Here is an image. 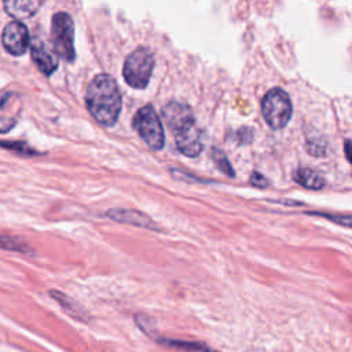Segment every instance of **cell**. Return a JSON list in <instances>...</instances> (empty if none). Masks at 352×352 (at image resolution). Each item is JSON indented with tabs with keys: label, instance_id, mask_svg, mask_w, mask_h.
<instances>
[{
	"label": "cell",
	"instance_id": "1",
	"mask_svg": "<svg viewBox=\"0 0 352 352\" xmlns=\"http://www.w3.org/2000/svg\"><path fill=\"white\" fill-rule=\"evenodd\" d=\"M85 102L92 117L106 126H111L118 120L121 111V94L117 82L109 74H98L89 82Z\"/></svg>",
	"mask_w": 352,
	"mask_h": 352
},
{
	"label": "cell",
	"instance_id": "2",
	"mask_svg": "<svg viewBox=\"0 0 352 352\" xmlns=\"http://www.w3.org/2000/svg\"><path fill=\"white\" fill-rule=\"evenodd\" d=\"M154 56L147 48H138L131 52L124 63V78L132 88H144L151 77Z\"/></svg>",
	"mask_w": 352,
	"mask_h": 352
},
{
	"label": "cell",
	"instance_id": "3",
	"mask_svg": "<svg viewBox=\"0 0 352 352\" xmlns=\"http://www.w3.org/2000/svg\"><path fill=\"white\" fill-rule=\"evenodd\" d=\"M263 117L274 129L286 126L292 117V102L282 88L270 89L261 102Z\"/></svg>",
	"mask_w": 352,
	"mask_h": 352
},
{
	"label": "cell",
	"instance_id": "4",
	"mask_svg": "<svg viewBox=\"0 0 352 352\" xmlns=\"http://www.w3.org/2000/svg\"><path fill=\"white\" fill-rule=\"evenodd\" d=\"M52 48L67 62L74 60V23L69 14L56 12L51 22Z\"/></svg>",
	"mask_w": 352,
	"mask_h": 352
},
{
	"label": "cell",
	"instance_id": "5",
	"mask_svg": "<svg viewBox=\"0 0 352 352\" xmlns=\"http://www.w3.org/2000/svg\"><path fill=\"white\" fill-rule=\"evenodd\" d=\"M133 128L140 138L154 150H160L164 146V128L160 117L157 116L151 104L143 106L138 110L133 118Z\"/></svg>",
	"mask_w": 352,
	"mask_h": 352
},
{
	"label": "cell",
	"instance_id": "6",
	"mask_svg": "<svg viewBox=\"0 0 352 352\" xmlns=\"http://www.w3.org/2000/svg\"><path fill=\"white\" fill-rule=\"evenodd\" d=\"M179 151L187 157H198L204 148L202 132L194 121H190L172 132Z\"/></svg>",
	"mask_w": 352,
	"mask_h": 352
},
{
	"label": "cell",
	"instance_id": "7",
	"mask_svg": "<svg viewBox=\"0 0 352 352\" xmlns=\"http://www.w3.org/2000/svg\"><path fill=\"white\" fill-rule=\"evenodd\" d=\"M1 43L11 55H22L29 47V33L26 26L19 21H11L1 33Z\"/></svg>",
	"mask_w": 352,
	"mask_h": 352
},
{
	"label": "cell",
	"instance_id": "8",
	"mask_svg": "<svg viewBox=\"0 0 352 352\" xmlns=\"http://www.w3.org/2000/svg\"><path fill=\"white\" fill-rule=\"evenodd\" d=\"M30 55H32V59L36 63V66L45 76H50L56 70V67H58V55H56L55 50L52 48V45H50L48 43H45L40 38H36L32 43Z\"/></svg>",
	"mask_w": 352,
	"mask_h": 352
},
{
	"label": "cell",
	"instance_id": "9",
	"mask_svg": "<svg viewBox=\"0 0 352 352\" xmlns=\"http://www.w3.org/2000/svg\"><path fill=\"white\" fill-rule=\"evenodd\" d=\"M162 116H164V120H165L168 128L170 129V132H173L179 126L195 120L191 107L188 104L177 102V100H170L168 104H165V107L162 109Z\"/></svg>",
	"mask_w": 352,
	"mask_h": 352
},
{
	"label": "cell",
	"instance_id": "10",
	"mask_svg": "<svg viewBox=\"0 0 352 352\" xmlns=\"http://www.w3.org/2000/svg\"><path fill=\"white\" fill-rule=\"evenodd\" d=\"M106 216L120 223H126L148 230H157L155 223L147 214L135 209H110L106 212Z\"/></svg>",
	"mask_w": 352,
	"mask_h": 352
},
{
	"label": "cell",
	"instance_id": "11",
	"mask_svg": "<svg viewBox=\"0 0 352 352\" xmlns=\"http://www.w3.org/2000/svg\"><path fill=\"white\" fill-rule=\"evenodd\" d=\"M6 11L16 21L32 16L41 6L43 0H3Z\"/></svg>",
	"mask_w": 352,
	"mask_h": 352
},
{
	"label": "cell",
	"instance_id": "12",
	"mask_svg": "<svg viewBox=\"0 0 352 352\" xmlns=\"http://www.w3.org/2000/svg\"><path fill=\"white\" fill-rule=\"evenodd\" d=\"M48 294L51 296L52 300H55L62 308L63 311L72 316L76 320L80 322H88L89 320V315L82 309V307H80L73 298H70L69 296H66L65 293L59 292V290H50Z\"/></svg>",
	"mask_w": 352,
	"mask_h": 352
},
{
	"label": "cell",
	"instance_id": "13",
	"mask_svg": "<svg viewBox=\"0 0 352 352\" xmlns=\"http://www.w3.org/2000/svg\"><path fill=\"white\" fill-rule=\"evenodd\" d=\"M293 179L300 186L309 190H320L324 186V179L311 168H298L293 173Z\"/></svg>",
	"mask_w": 352,
	"mask_h": 352
},
{
	"label": "cell",
	"instance_id": "14",
	"mask_svg": "<svg viewBox=\"0 0 352 352\" xmlns=\"http://www.w3.org/2000/svg\"><path fill=\"white\" fill-rule=\"evenodd\" d=\"M158 344L170 346V348H179L184 351H192V352H216L212 348H209L204 342H195V341H183V340H170V338H157Z\"/></svg>",
	"mask_w": 352,
	"mask_h": 352
},
{
	"label": "cell",
	"instance_id": "15",
	"mask_svg": "<svg viewBox=\"0 0 352 352\" xmlns=\"http://www.w3.org/2000/svg\"><path fill=\"white\" fill-rule=\"evenodd\" d=\"M0 249L22 254H33V249L25 241L11 235H0Z\"/></svg>",
	"mask_w": 352,
	"mask_h": 352
},
{
	"label": "cell",
	"instance_id": "16",
	"mask_svg": "<svg viewBox=\"0 0 352 352\" xmlns=\"http://www.w3.org/2000/svg\"><path fill=\"white\" fill-rule=\"evenodd\" d=\"M212 157H213V161H214L216 166H217L223 173H226L227 176H231V177L234 176L232 166H231V164L228 162V160H227L226 154H224L221 150L214 148V150H213V153H212Z\"/></svg>",
	"mask_w": 352,
	"mask_h": 352
},
{
	"label": "cell",
	"instance_id": "17",
	"mask_svg": "<svg viewBox=\"0 0 352 352\" xmlns=\"http://www.w3.org/2000/svg\"><path fill=\"white\" fill-rule=\"evenodd\" d=\"M0 146L7 150H12V151L23 153V154H36V151L32 150L28 144L19 143V142H0Z\"/></svg>",
	"mask_w": 352,
	"mask_h": 352
},
{
	"label": "cell",
	"instance_id": "18",
	"mask_svg": "<svg viewBox=\"0 0 352 352\" xmlns=\"http://www.w3.org/2000/svg\"><path fill=\"white\" fill-rule=\"evenodd\" d=\"M250 183H252L253 186H256V187H267V186H268V180H267L263 175H260V173H257V172H253V173H252V176H250Z\"/></svg>",
	"mask_w": 352,
	"mask_h": 352
}]
</instances>
